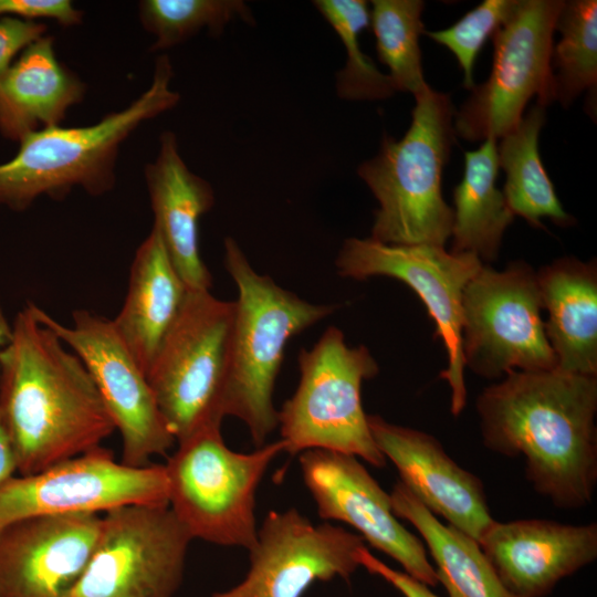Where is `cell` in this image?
<instances>
[{
	"label": "cell",
	"instance_id": "cell-1",
	"mask_svg": "<svg viewBox=\"0 0 597 597\" xmlns=\"http://www.w3.org/2000/svg\"><path fill=\"white\" fill-rule=\"evenodd\" d=\"M484 446L522 455L535 491L562 509L590 503L597 484V377L510 370L476 399Z\"/></svg>",
	"mask_w": 597,
	"mask_h": 597
},
{
	"label": "cell",
	"instance_id": "cell-2",
	"mask_svg": "<svg viewBox=\"0 0 597 597\" xmlns=\"http://www.w3.org/2000/svg\"><path fill=\"white\" fill-rule=\"evenodd\" d=\"M0 422L20 475L101 447L116 429L88 370L32 303L0 348Z\"/></svg>",
	"mask_w": 597,
	"mask_h": 597
},
{
	"label": "cell",
	"instance_id": "cell-3",
	"mask_svg": "<svg viewBox=\"0 0 597 597\" xmlns=\"http://www.w3.org/2000/svg\"><path fill=\"white\" fill-rule=\"evenodd\" d=\"M415 101L405 135L384 136L377 155L357 168L378 202L369 238L385 244L444 247L453 209L442 196V175L455 138V111L448 94L430 86Z\"/></svg>",
	"mask_w": 597,
	"mask_h": 597
},
{
	"label": "cell",
	"instance_id": "cell-4",
	"mask_svg": "<svg viewBox=\"0 0 597 597\" xmlns=\"http://www.w3.org/2000/svg\"><path fill=\"white\" fill-rule=\"evenodd\" d=\"M172 77L169 56L160 54L149 87L125 108L90 126L60 125L25 135L14 157L0 164V203L24 209L40 196L62 200L76 187L94 197L109 192L123 143L143 123L178 105Z\"/></svg>",
	"mask_w": 597,
	"mask_h": 597
},
{
	"label": "cell",
	"instance_id": "cell-5",
	"mask_svg": "<svg viewBox=\"0 0 597 597\" xmlns=\"http://www.w3.org/2000/svg\"><path fill=\"white\" fill-rule=\"evenodd\" d=\"M223 248L224 268L238 287L224 415L244 422L260 448L279 426L273 395L287 342L336 305L310 303L258 273L233 238Z\"/></svg>",
	"mask_w": 597,
	"mask_h": 597
},
{
	"label": "cell",
	"instance_id": "cell-6",
	"mask_svg": "<svg viewBox=\"0 0 597 597\" xmlns=\"http://www.w3.org/2000/svg\"><path fill=\"white\" fill-rule=\"evenodd\" d=\"M285 448L280 439L237 452L226 446L221 429L178 443L164 464L168 505L192 540L250 551L258 537L256 490Z\"/></svg>",
	"mask_w": 597,
	"mask_h": 597
},
{
	"label": "cell",
	"instance_id": "cell-7",
	"mask_svg": "<svg viewBox=\"0 0 597 597\" xmlns=\"http://www.w3.org/2000/svg\"><path fill=\"white\" fill-rule=\"evenodd\" d=\"M296 390L277 410L285 452L327 449L353 454L376 468L386 465L368 426L362 386L379 367L364 345L349 347L344 333L329 326L311 349L297 356Z\"/></svg>",
	"mask_w": 597,
	"mask_h": 597
},
{
	"label": "cell",
	"instance_id": "cell-8",
	"mask_svg": "<svg viewBox=\"0 0 597 597\" xmlns=\"http://www.w3.org/2000/svg\"><path fill=\"white\" fill-rule=\"evenodd\" d=\"M235 303L189 291L146 378L177 443L221 429Z\"/></svg>",
	"mask_w": 597,
	"mask_h": 597
},
{
	"label": "cell",
	"instance_id": "cell-9",
	"mask_svg": "<svg viewBox=\"0 0 597 597\" xmlns=\"http://www.w3.org/2000/svg\"><path fill=\"white\" fill-rule=\"evenodd\" d=\"M563 0H516L510 18L491 38L488 80L471 90L454 114V132L469 142L500 139L521 122L528 101L554 102L551 53Z\"/></svg>",
	"mask_w": 597,
	"mask_h": 597
},
{
	"label": "cell",
	"instance_id": "cell-10",
	"mask_svg": "<svg viewBox=\"0 0 597 597\" xmlns=\"http://www.w3.org/2000/svg\"><path fill=\"white\" fill-rule=\"evenodd\" d=\"M462 307L464 366L479 376L557 368L537 275L527 263L511 262L503 271L483 265L464 289Z\"/></svg>",
	"mask_w": 597,
	"mask_h": 597
},
{
	"label": "cell",
	"instance_id": "cell-11",
	"mask_svg": "<svg viewBox=\"0 0 597 597\" xmlns=\"http://www.w3.org/2000/svg\"><path fill=\"white\" fill-rule=\"evenodd\" d=\"M191 541L168 503L109 510L71 597H174Z\"/></svg>",
	"mask_w": 597,
	"mask_h": 597
},
{
	"label": "cell",
	"instance_id": "cell-12",
	"mask_svg": "<svg viewBox=\"0 0 597 597\" xmlns=\"http://www.w3.org/2000/svg\"><path fill=\"white\" fill-rule=\"evenodd\" d=\"M343 277L367 280L384 275L412 289L425 303L443 342L448 367L440 378L451 390V412L461 413L467 401L462 354V298L469 282L484 265L471 253L448 252L430 244H385L370 238L346 239L335 260Z\"/></svg>",
	"mask_w": 597,
	"mask_h": 597
},
{
	"label": "cell",
	"instance_id": "cell-13",
	"mask_svg": "<svg viewBox=\"0 0 597 597\" xmlns=\"http://www.w3.org/2000/svg\"><path fill=\"white\" fill-rule=\"evenodd\" d=\"M40 323L52 329L88 370L123 441L122 463L142 468L176 442L145 373L113 324L87 310L72 314V325L57 322L32 303Z\"/></svg>",
	"mask_w": 597,
	"mask_h": 597
},
{
	"label": "cell",
	"instance_id": "cell-14",
	"mask_svg": "<svg viewBox=\"0 0 597 597\" xmlns=\"http://www.w3.org/2000/svg\"><path fill=\"white\" fill-rule=\"evenodd\" d=\"M168 503L164 464L134 468L101 447L0 484V531L22 519Z\"/></svg>",
	"mask_w": 597,
	"mask_h": 597
},
{
	"label": "cell",
	"instance_id": "cell-15",
	"mask_svg": "<svg viewBox=\"0 0 597 597\" xmlns=\"http://www.w3.org/2000/svg\"><path fill=\"white\" fill-rule=\"evenodd\" d=\"M363 546L358 534L329 522L314 524L294 507L270 511L249 551L244 578L209 597H303L316 582L349 580Z\"/></svg>",
	"mask_w": 597,
	"mask_h": 597
},
{
	"label": "cell",
	"instance_id": "cell-16",
	"mask_svg": "<svg viewBox=\"0 0 597 597\" xmlns=\"http://www.w3.org/2000/svg\"><path fill=\"white\" fill-rule=\"evenodd\" d=\"M304 483L318 516L325 522L348 524L364 542L399 563L404 572L434 587L438 576L423 543L395 515L390 494L357 457L327 449H308L298 454Z\"/></svg>",
	"mask_w": 597,
	"mask_h": 597
},
{
	"label": "cell",
	"instance_id": "cell-17",
	"mask_svg": "<svg viewBox=\"0 0 597 597\" xmlns=\"http://www.w3.org/2000/svg\"><path fill=\"white\" fill-rule=\"evenodd\" d=\"M100 514L33 516L0 531V597H71L98 538Z\"/></svg>",
	"mask_w": 597,
	"mask_h": 597
},
{
	"label": "cell",
	"instance_id": "cell-18",
	"mask_svg": "<svg viewBox=\"0 0 597 597\" xmlns=\"http://www.w3.org/2000/svg\"><path fill=\"white\" fill-rule=\"evenodd\" d=\"M374 441L402 482L434 515L478 543L495 522L481 480L458 465L431 434L368 415Z\"/></svg>",
	"mask_w": 597,
	"mask_h": 597
},
{
	"label": "cell",
	"instance_id": "cell-19",
	"mask_svg": "<svg viewBox=\"0 0 597 597\" xmlns=\"http://www.w3.org/2000/svg\"><path fill=\"white\" fill-rule=\"evenodd\" d=\"M480 546L515 597H545L597 558V524L527 519L494 522Z\"/></svg>",
	"mask_w": 597,
	"mask_h": 597
},
{
	"label": "cell",
	"instance_id": "cell-20",
	"mask_svg": "<svg viewBox=\"0 0 597 597\" xmlns=\"http://www.w3.org/2000/svg\"><path fill=\"white\" fill-rule=\"evenodd\" d=\"M154 224L167 254L189 291H210L212 276L199 249V220L214 205L206 179L192 172L182 159L177 136H159L156 158L144 167Z\"/></svg>",
	"mask_w": 597,
	"mask_h": 597
},
{
	"label": "cell",
	"instance_id": "cell-21",
	"mask_svg": "<svg viewBox=\"0 0 597 597\" xmlns=\"http://www.w3.org/2000/svg\"><path fill=\"white\" fill-rule=\"evenodd\" d=\"M85 94V83L57 59L54 38L45 34L0 76V130L20 142L35 130L60 126Z\"/></svg>",
	"mask_w": 597,
	"mask_h": 597
},
{
	"label": "cell",
	"instance_id": "cell-22",
	"mask_svg": "<svg viewBox=\"0 0 597 597\" xmlns=\"http://www.w3.org/2000/svg\"><path fill=\"white\" fill-rule=\"evenodd\" d=\"M188 289L175 270L155 227L140 243L130 266L127 294L112 320L117 334L147 373L177 318Z\"/></svg>",
	"mask_w": 597,
	"mask_h": 597
},
{
	"label": "cell",
	"instance_id": "cell-23",
	"mask_svg": "<svg viewBox=\"0 0 597 597\" xmlns=\"http://www.w3.org/2000/svg\"><path fill=\"white\" fill-rule=\"evenodd\" d=\"M545 333L557 368L574 374L597 375V268L565 256L536 272Z\"/></svg>",
	"mask_w": 597,
	"mask_h": 597
},
{
	"label": "cell",
	"instance_id": "cell-24",
	"mask_svg": "<svg viewBox=\"0 0 597 597\" xmlns=\"http://www.w3.org/2000/svg\"><path fill=\"white\" fill-rule=\"evenodd\" d=\"M389 494L395 515L421 535L449 597H515L474 538L442 524L402 482L398 481Z\"/></svg>",
	"mask_w": 597,
	"mask_h": 597
},
{
	"label": "cell",
	"instance_id": "cell-25",
	"mask_svg": "<svg viewBox=\"0 0 597 597\" xmlns=\"http://www.w3.org/2000/svg\"><path fill=\"white\" fill-rule=\"evenodd\" d=\"M496 142L488 138L464 154L463 177L453 191L452 252L471 253L482 263L498 258L503 234L515 217L496 187Z\"/></svg>",
	"mask_w": 597,
	"mask_h": 597
},
{
	"label": "cell",
	"instance_id": "cell-26",
	"mask_svg": "<svg viewBox=\"0 0 597 597\" xmlns=\"http://www.w3.org/2000/svg\"><path fill=\"white\" fill-rule=\"evenodd\" d=\"M545 107L535 104L515 128L500 138L499 168L505 172L503 195L514 216L543 228L542 218L561 227L574 222L563 208L543 166L538 139L545 123Z\"/></svg>",
	"mask_w": 597,
	"mask_h": 597
},
{
	"label": "cell",
	"instance_id": "cell-27",
	"mask_svg": "<svg viewBox=\"0 0 597 597\" xmlns=\"http://www.w3.org/2000/svg\"><path fill=\"white\" fill-rule=\"evenodd\" d=\"M555 31L561 39L551 53L554 102L566 108L583 92H596L597 1H564Z\"/></svg>",
	"mask_w": 597,
	"mask_h": 597
},
{
	"label": "cell",
	"instance_id": "cell-28",
	"mask_svg": "<svg viewBox=\"0 0 597 597\" xmlns=\"http://www.w3.org/2000/svg\"><path fill=\"white\" fill-rule=\"evenodd\" d=\"M421 0H373L369 4V25L376 39L379 61L389 72L397 92L413 96L426 90L419 38L425 27Z\"/></svg>",
	"mask_w": 597,
	"mask_h": 597
},
{
	"label": "cell",
	"instance_id": "cell-29",
	"mask_svg": "<svg viewBox=\"0 0 597 597\" xmlns=\"http://www.w3.org/2000/svg\"><path fill=\"white\" fill-rule=\"evenodd\" d=\"M313 6L337 34L346 62L335 75V90L345 101H383L397 93L388 74L381 72L360 48L359 35L369 27V4L364 0H315Z\"/></svg>",
	"mask_w": 597,
	"mask_h": 597
},
{
	"label": "cell",
	"instance_id": "cell-30",
	"mask_svg": "<svg viewBox=\"0 0 597 597\" xmlns=\"http://www.w3.org/2000/svg\"><path fill=\"white\" fill-rule=\"evenodd\" d=\"M137 9L142 27L155 38L151 52L177 46L203 29L218 36L234 20L255 23L242 0H142Z\"/></svg>",
	"mask_w": 597,
	"mask_h": 597
},
{
	"label": "cell",
	"instance_id": "cell-31",
	"mask_svg": "<svg viewBox=\"0 0 597 597\" xmlns=\"http://www.w3.org/2000/svg\"><path fill=\"white\" fill-rule=\"evenodd\" d=\"M516 0H484L447 29L425 31L455 56L463 72V85L472 90L475 59L489 38L510 18Z\"/></svg>",
	"mask_w": 597,
	"mask_h": 597
},
{
	"label": "cell",
	"instance_id": "cell-32",
	"mask_svg": "<svg viewBox=\"0 0 597 597\" xmlns=\"http://www.w3.org/2000/svg\"><path fill=\"white\" fill-rule=\"evenodd\" d=\"M0 15L29 21L48 19L70 28L83 23L84 12L70 0H0Z\"/></svg>",
	"mask_w": 597,
	"mask_h": 597
},
{
	"label": "cell",
	"instance_id": "cell-33",
	"mask_svg": "<svg viewBox=\"0 0 597 597\" xmlns=\"http://www.w3.org/2000/svg\"><path fill=\"white\" fill-rule=\"evenodd\" d=\"M48 25L12 17L0 18V76L12 64V59L27 46L46 34Z\"/></svg>",
	"mask_w": 597,
	"mask_h": 597
},
{
	"label": "cell",
	"instance_id": "cell-34",
	"mask_svg": "<svg viewBox=\"0 0 597 597\" xmlns=\"http://www.w3.org/2000/svg\"><path fill=\"white\" fill-rule=\"evenodd\" d=\"M359 566L368 573L379 576L396 588L404 597H439L431 591L429 586L422 584L405 572L394 569L383 561L375 557L366 546L357 552Z\"/></svg>",
	"mask_w": 597,
	"mask_h": 597
},
{
	"label": "cell",
	"instance_id": "cell-35",
	"mask_svg": "<svg viewBox=\"0 0 597 597\" xmlns=\"http://www.w3.org/2000/svg\"><path fill=\"white\" fill-rule=\"evenodd\" d=\"M6 335L0 329V348L4 344ZM17 463L10 442L0 422V484L13 476Z\"/></svg>",
	"mask_w": 597,
	"mask_h": 597
}]
</instances>
